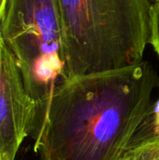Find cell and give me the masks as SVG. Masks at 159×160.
I'll return each instance as SVG.
<instances>
[{"mask_svg": "<svg viewBox=\"0 0 159 160\" xmlns=\"http://www.w3.org/2000/svg\"><path fill=\"white\" fill-rule=\"evenodd\" d=\"M37 111L18 63L0 36V160H16L31 134Z\"/></svg>", "mask_w": 159, "mask_h": 160, "instance_id": "277c9868", "label": "cell"}, {"mask_svg": "<svg viewBox=\"0 0 159 160\" xmlns=\"http://www.w3.org/2000/svg\"><path fill=\"white\" fill-rule=\"evenodd\" d=\"M154 1H157V0H154Z\"/></svg>", "mask_w": 159, "mask_h": 160, "instance_id": "9c48e42d", "label": "cell"}, {"mask_svg": "<svg viewBox=\"0 0 159 160\" xmlns=\"http://www.w3.org/2000/svg\"><path fill=\"white\" fill-rule=\"evenodd\" d=\"M0 36L15 57L37 105L67 79L64 32L57 0H6Z\"/></svg>", "mask_w": 159, "mask_h": 160, "instance_id": "3957f363", "label": "cell"}, {"mask_svg": "<svg viewBox=\"0 0 159 160\" xmlns=\"http://www.w3.org/2000/svg\"><path fill=\"white\" fill-rule=\"evenodd\" d=\"M158 86L143 60L64 80L37 105L34 151L40 160H122L153 112Z\"/></svg>", "mask_w": 159, "mask_h": 160, "instance_id": "6da1fadb", "label": "cell"}, {"mask_svg": "<svg viewBox=\"0 0 159 160\" xmlns=\"http://www.w3.org/2000/svg\"><path fill=\"white\" fill-rule=\"evenodd\" d=\"M157 138H158V139H159V135H157Z\"/></svg>", "mask_w": 159, "mask_h": 160, "instance_id": "ba28073f", "label": "cell"}, {"mask_svg": "<svg viewBox=\"0 0 159 160\" xmlns=\"http://www.w3.org/2000/svg\"><path fill=\"white\" fill-rule=\"evenodd\" d=\"M5 4H6V0H0V22H1V18H2V15H3Z\"/></svg>", "mask_w": 159, "mask_h": 160, "instance_id": "52a82bcc", "label": "cell"}, {"mask_svg": "<svg viewBox=\"0 0 159 160\" xmlns=\"http://www.w3.org/2000/svg\"><path fill=\"white\" fill-rule=\"evenodd\" d=\"M122 160H159V139L150 136L136 142Z\"/></svg>", "mask_w": 159, "mask_h": 160, "instance_id": "5b68a950", "label": "cell"}, {"mask_svg": "<svg viewBox=\"0 0 159 160\" xmlns=\"http://www.w3.org/2000/svg\"><path fill=\"white\" fill-rule=\"evenodd\" d=\"M150 44L159 56V0L154 1L152 4Z\"/></svg>", "mask_w": 159, "mask_h": 160, "instance_id": "8992f818", "label": "cell"}, {"mask_svg": "<svg viewBox=\"0 0 159 160\" xmlns=\"http://www.w3.org/2000/svg\"><path fill=\"white\" fill-rule=\"evenodd\" d=\"M67 79L142 61L151 38L150 0H57Z\"/></svg>", "mask_w": 159, "mask_h": 160, "instance_id": "7a4b0ae2", "label": "cell"}]
</instances>
